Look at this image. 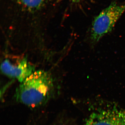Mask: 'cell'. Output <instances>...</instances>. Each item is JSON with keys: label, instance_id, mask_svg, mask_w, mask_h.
Instances as JSON below:
<instances>
[{"label": "cell", "instance_id": "cell-2", "mask_svg": "<svg viewBox=\"0 0 125 125\" xmlns=\"http://www.w3.org/2000/svg\"><path fill=\"white\" fill-rule=\"evenodd\" d=\"M125 11V4L113 1L97 16L90 31V46L94 47L102 38L112 31L117 21Z\"/></svg>", "mask_w": 125, "mask_h": 125}, {"label": "cell", "instance_id": "cell-6", "mask_svg": "<svg viewBox=\"0 0 125 125\" xmlns=\"http://www.w3.org/2000/svg\"><path fill=\"white\" fill-rule=\"evenodd\" d=\"M70 0L73 2H79L81 0Z\"/></svg>", "mask_w": 125, "mask_h": 125}, {"label": "cell", "instance_id": "cell-5", "mask_svg": "<svg viewBox=\"0 0 125 125\" xmlns=\"http://www.w3.org/2000/svg\"><path fill=\"white\" fill-rule=\"evenodd\" d=\"M46 0H17L21 5L29 9H38L44 3Z\"/></svg>", "mask_w": 125, "mask_h": 125}, {"label": "cell", "instance_id": "cell-4", "mask_svg": "<svg viewBox=\"0 0 125 125\" xmlns=\"http://www.w3.org/2000/svg\"><path fill=\"white\" fill-rule=\"evenodd\" d=\"M3 73L10 77L16 78L22 83L34 71L33 66L24 58L17 65H13L8 60L4 61L1 65Z\"/></svg>", "mask_w": 125, "mask_h": 125}, {"label": "cell", "instance_id": "cell-1", "mask_svg": "<svg viewBox=\"0 0 125 125\" xmlns=\"http://www.w3.org/2000/svg\"><path fill=\"white\" fill-rule=\"evenodd\" d=\"M54 92L51 75L43 70L34 71L16 90V101L28 106L37 107L50 100Z\"/></svg>", "mask_w": 125, "mask_h": 125}, {"label": "cell", "instance_id": "cell-3", "mask_svg": "<svg viewBox=\"0 0 125 125\" xmlns=\"http://www.w3.org/2000/svg\"><path fill=\"white\" fill-rule=\"evenodd\" d=\"M84 125H125V109L115 105L97 108L88 117Z\"/></svg>", "mask_w": 125, "mask_h": 125}]
</instances>
